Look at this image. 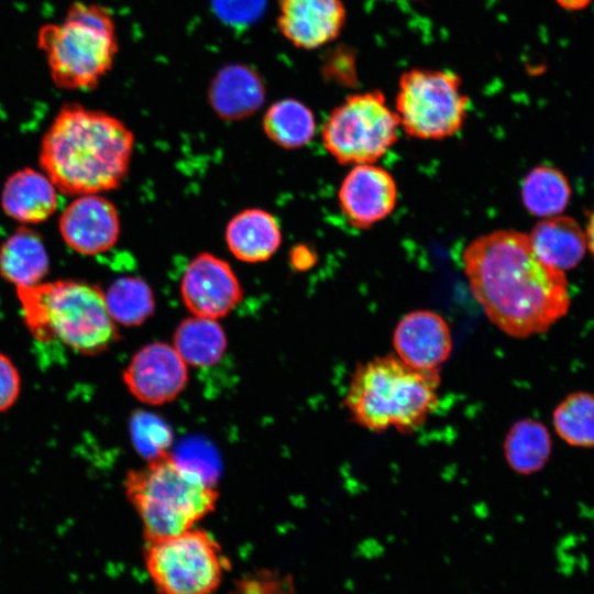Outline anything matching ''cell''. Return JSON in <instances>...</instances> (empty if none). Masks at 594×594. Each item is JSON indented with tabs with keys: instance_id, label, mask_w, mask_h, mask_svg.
I'll use <instances>...</instances> for the list:
<instances>
[{
	"instance_id": "6da1fadb",
	"label": "cell",
	"mask_w": 594,
	"mask_h": 594,
	"mask_svg": "<svg viewBox=\"0 0 594 594\" xmlns=\"http://www.w3.org/2000/svg\"><path fill=\"white\" fill-rule=\"evenodd\" d=\"M462 263L486 317L510 337L544 333L570 309L564 272L537 256L528 234L513 229L483 234L464 249Z\"/></svg>"
},
{
	"instance_id": "7a4b0ae2",
	"label": "cell",
	"mask_w": 594,
	"mask_h": 594,
	"mask_svg": "<svg viewBox=\"0 0 594 594\" xmlns=\"http://www.w3.org/2000/svg\"><path fill=\"white\" fill-rule=\"evenodd\" d=\"M133 144V133L116 117L66 103L43 136L40 166L65 195L100 194L121 185Z\"/></svg>"
},
{
	"instance_id": "3957f363",
	"label": "cell",
	"mask_w": 594,
	"mask_h": 594,
	"mask_svg": "<svg viewBox=\"0 0 594 594\" xmlns=\"http://www.w3.org/2000/svg\"><path fill=\"white\" fill-rule=\"evenodd\" d=\"M440 383L439 370L411 367L396 354L377 356L354 370L344 407L353 422L366 430L394 428L406 433L437 408Z\"/></svg>"
},
{
	"instance_id": "277c9868",
	"label": "cell",
	"mask_w": 594,
	"mask_h": 594,
	"mask_svg": "<svg viewBox=\"0 0 594 594\" xmlns=\"http://www.w3.org/2000/svg\"><path fill=\"white\" fill-rule=\"evenodd\" d=\"M25 326L41 343L96 355L119 339L105 293L82 280L58 279L16 288Z\"/></svg>"
},
{
	"instance_id": "5b68a950",
	"label": "cell",
	"mask_w": 594,
	"mask_h": 594,
	"mask_svg": "<svg viewBox=\"0 0 594 594\" xmlns=\"http://www.w3.org/2000/svg\"><path fill=\"white\" fill-rule=\"evenodd\" d=\"M123 486L141 518L145 542L194 528L218 501V492L200 471L169 453L128 472Z\"/></svg>"
},
{
	"instance_id": "8992f818",
	"label": "cell",
	"mask_w": 594,
	"mask_h": 594,
	"mask_svg": "<svg viewBox=\"0 0 594 594\" xmlns=\"http://www.w3.org/2000/svg\"><path fill=\"white\" fill-rule=\"evenodd\" d=\"M36 45L46 57L53 82L66 90L96 88L119 52L111 12L80 1L69 6L61 22L41 26Z\"/></svg>"
},
{
	"instance_id": "52a82bcc",
	"label": "cell",
	"mask_w": 594,
	"mask_h": 594,
	"mask_svg": "<svg viewBox=\"0 0 594 594\" xmlns=\"http://www.w3.org/2000/svg\"><path fill=\"white\" fill-rule=\"evenodd\" d=\"M469 103L454 72L411 68L399 77L395 112L407 135L443 140L461 130Z\"/></svg>"
},
{
	"instance_id": "ba28073f",
	"label": "cell",
	"mask_w": 594,
	"mask_h": 594,
	"mask_svg": "<svg viewBox=\"0 0 594 594\" xmlns=\"http://www.w3.org/2000/svg\"><path fill=\"white\" fill-rule=\"evenodd\" d=\"M399 120L378 90L353 94L326 120L321 138L340 164H374L398 138Z\"/></svg>"
},
{
	"instance_id": "9c48e42d",
	"label": "cell",
	"mask_w": 594,
	"mask_h": 594,
	"mask_svg": "<svg viewBox=\"0 0 594 594\" xmlns=\"http://www.w3.org/2000/svg\"><path fill=\"white\" fill-rule=\"evenodd\" d=\"M144 559L161 594H211L229 566L217 540L195 528L146 542Z\"/></svg>"
},
{
	"instance_id": "30bf717a",
	"label": "cell",
	"mask_w": 594,
	"mask_h": 594,
	"mask_svg": "<svg viewBox=\"0 0 594 594\" xmlns=\"http://www.w3.org/2000/svg\"><path fill=\"white\" fill-rule=\"evenodd\" d=\"M180 294L194 316L217 320L237 307L243 290L224 260L201 253L188 264L180 283Z\"/></svg>"
},
{
	"instance_id": "8fae6325",
	"label": "cell",
	"mask_w": 594,
	"mask_h": 594,
	"mask_svg": "<svg viewBox=\"0 0 594 594\" xmlns=\"http://www.w3.org/2000/svg\"><path fill=\"white\" fill-rule=\"evenodd\" d=\"M188 381L186 362L174 345L153 342L141 348L123 372L129 392L140 402L162 405L175 399Z\"/></svg>"
},
{
	"instance_id": "7c38bea8",
	"label": "cell",
	"mask_w": 594,
	"mask_h": 594,
	"mask_svg": "<svg viewBox=\"0 0 594 594\" xmlns=\"http://www.w3.org/2000/svg\"><path fill=\"white\" fill-rule=\"evenodd\" d=\"M58 228L72 250L82 255H97L117 243L120 221L110 200L98 194H87L77 196L64 209Z\"/></svg>"
},
{
	"instance_id": "4fadbf2b",
	"label": "cell",
	"mask_w": 594,
	"mask_h": 594,
	"mask_svg": "<svg viewBox=\"0 0 594 594\" xmlns=\"http://www.w3.org/2000/svg\"><path fill=\"white\" fill-rule=\"evenodd\" d=\"M338 196L341 211L350 224L369 229L395 209L397 185L386 169L374 164H360L346 174Z\"/></svg>"
},
{
	"instance_id": "5bb4252c",
	"label": "cell",
	"mask_w": 594,
	"mask_h": 594,
	"mask_svg": "<svg viewBox=\"0 0 594 594\" xmlns=\"http://www.w3.org/2000/svg\"><path fill=\"white\" fill-rule=\"evenodd\" d=\"M345 21L342 0H278L277 28L298 48L316 50L333 42Z\"/></svg>"
},
{
	"instance_id": "9a60e30c",
	"label": "cell",
	"mask_w": 594,
	"mask_h": 594,
	"mask_svg": "<svg viewBox=\"0 0 594 594\" xmlns=\"http://www.w3.org/2000/svg\"><path fill=\"white\" fill-rule=\"evenodd\" d=\"M395 354L418 370H439L452 351L448 322L439 314L419 309L405 315L393 333Z\"/></svg>"
},
{
	"instance_id": "2e32d148",
	"label": "cell",
	"mask_w": 594,
	"mask_h": 594,
	"mask_svg": "<svg viewBox=\"0 0 594 594\" xmlns=\"http://www.w3.org/2000/svg\"><path fill=\"white\" fill-rule=\"evenodd\" d=\"M208 99L213 111L224 120H242L264 103L265 86L260 74L244 64H228L212 78Z\"/></svg>"
},
{
	"instance_id": "e0dca14e",
	"label": "cell",
	"mask_w": 594,
	"mask_h": 594,
	"mask_svg": "<svg viewBox=\"0 0 594 594\" xmlns=\"http://www.w3.org/2000/svg\"><path fill=\"white\" fill-rule=\"evenodd\" d=\"M57 188L43 172L25 167L11 174L1 193L7 216L24 224L47 220L57 208Z\"/></svg>"
},
{
	"instance_id": "ac0fdd59",
	"label": "cell",
	"mask_w": 594,
	"mask_h": 594,
	"mask_svg": "<svg viewBox=\"0 0 594 594\" xmlns=\"http://www.w3.org/2000/svg\"><path fill=\"white\" fill-rule=\"evenodd\" d=\"M537 256L562 272L575 267L585 255L586 234L566 216H552L539 221L528 234Z\"/></svg>"
},
{
	"instance_id": "d6986e66",
	"label": "cell",
	"mask_w": 594,
	"mask_h": 594,
	"mask_svg": "<svg viewBox=\"0 0 594 594\" xmlns=\"http://www.w3.org/2000/svg\"><path fill=\"white\" fill-rule=\"evenodd\" d=\"M226 241L238 260L257 263L268 260L277 251L282 234L273 215L254 208L237 213L229 221Z\"/></svg>"
},
{
	"instance_id": "ffe728a7",
	"label": "cell",
	"mask_w": 594,
	"mask_h": 594,
	"mask_svg": "<svg viewBox=\"0 0 594 594\" xmlns=\"http://www.w3.org/2000/svg\"><path fill=\"white\" fill-rule=\"evenodd\" d=\"M48 267L43 240L26 227L15 230L0 246V275L15 288L41 283Z\"/></svg>"
},
{
	"instance_id": "44dd1931",
	"label": "cell",
	"mask_w": 594,
	"mask_h": 594,
	"mask_svg": "<svg viewBox=\"0 0 594 594\" xmlns=\"http://www.w3.org/2000/svg\"><path fill=\"white\" fill-rule=\"evenodd\" d=\"M503 450L506 462L515 473L531 475L548 463L552 452V438L541 421L524 418L510 426Z\"/></svg>"
},
{
	"instance_id": "7402d4cb",
	"label": "cell",
	"mask_w": 594,
	"mask_h": 594,
	"mask_svg": "<svg viewBox=\"0 0 594 594\" xmlns=\"http://www.w3.org/2000/svg\"><path fill=\"white\" fill-rule=\"evenodd\" d=\"M227 344L226 333L217 320L194 316L178 324L173 345L187 365L201 367L217 363Z\"/></svg>"
},
{
	"instance_id": "603a6c76",
	"label": "cell",
	"mask_w": 594,
	"mask_h": 594,
	"mask_svg": "<svg viewBox=\"0 0 594 594\" xmlns=\"http://www.w3.org/2000/svg\"><path fill=\"white\" fill-rule=\"evenodd\" d=\"M265 134L286 150L305 146L312 139L316 121L312 111L301 101L286 98L274 102L263 118Z\"/></svg>"
},
{
	"instance_id": "cb8c5ba5",
	"label": "cell",
	"mask_w": 594,
	"mask_h": 594,
	"mask_svg": "<svg viewBox=\"0 0 594 594\" xmlns=\"http://www.w3.org/2000/svg\"><path fill=\"white\" fill-rule=\"evenodd\" d=\"M571 187L564 174L552 166L532 168L521 184V199L526 209L538 217L560 215L568 206Z\"/></svg>"
},
{
	"instance_id": "d4e9b609",
	"label": "cell",
	"mask_w": 594,
	"mask_h": 594,
	"mask_svg": "<svg viewBox=\"0 0 594 594\" xmlns=\"http://www.w3.org/2000/svg\"><path fill=\"white\" fill-rule=\"evenodd\" d=\"M552 424L558 437L574 448H594V393L576 391L553 409Z\"/></svg>"
},
{
	"instance_id": "484cf974",
	"label": "cell",
	"mask_w": 594,
	"mask_h": 594,
	"mask_svg": "<svg viewBox=\"0 0 594 594\" xmlns=\"http://www.w3.org/2000/svg\"><path fill=\"white\" fill-rule=\"evenodd\" d=\"M105 298L112 319L125 327L141 326L155 309L151 287L135 276L116 279L105 293Z\"/></svg>"
},
{
	"instance_id": "4316f807",
	"label": "cell",
	"mask_w": 594,
	"mask_h": 594,
	"mask_svg": "<svg viewBox=\"0 0 594 594\" xmlns=\"http://www.w3.org/2000/svg\"><path fill=\"white\" fill-rule=\"evenodd\" d=\"M131 433L135 449L147 461L168 453L172 433L158 417L148 413L135 414L131 420Z\"/></svg>"
},
{
	"instance_id": "83f0119b",
	"label": "cell",
	"mask_w": 594,
	"mask_h": 594,
	"mask_svg": "<svg viewBox=\"0 0 594 594\" xmlns=\"http://www.w3.org/2000/svg\"><path fill=\"white\" fill-rule=\"evenodd\" d=\"M233 594H295V587L289 575L258 571L241 579Z\"/></svg>"
},
{
	"instance_id": "f1b7e54d",
	"label": "cell",
	"mask_w": 594,
	"mask_h": 594,
	"mask_svg": "<svg viewBox=\"0 0 594 594\" xmlns=\"http://www.w3.org/2000/svg\"><path fill=\"white\" fill-rule=\"evenodd\" d=\"M215 12L230 25H249L257 20L266 0H211Z\"/></svg>"
},
{
	"instance_id": "f546056e",
	"label": "cell",
	"mask_w": 594,
	"mask_h": 594,
	"mask_svg": "<svg viewBox=\"0 0 594 594\" xmlns=\"http://www.w3.org/2000/svg\"><path fill=\"white\" fill-rule=\"evenodd\" d=\"M21 377L12 361L0 353V413L9 409L18 399Z\"/></svg>"
},
{
	"instance_id": "4dcf8cb0",
	"label": "cell",
	"mask_w": 594,
	"mask_h": 594,
	"mask_svg": "<svg viewBox=\"0 0 594 594\" xmlns=\"http://www.w3.org/2000/svg\"><path fill=\"white\" fill-rule=\"evenodd\" d=\"M315 261V254L306 246L300 245L292 252V263L297 270H307Z\"/></svg>"
},
{
	"instance_id": "1f68e13d",
	"label": "cell",
	"mask_w": 594,
	"mask_h": 594,
	"mask_svg": "<svg viewBox=\"0 0 594 594\" xmlns=\"http://www.w3.org/2000/svg\"><path fill=\"white\" fill-rule=\"evenodd\" d=\"M565 10H581L588 6L591 0H556Z\"/></svg>"
},
{
	"instance_id": "d6a6232c",
	"label": "cell",
	"mask_w": 594,
	"mask_h": 594,
	"mask_svg": "<svg viewBox=\"0 0 594 594\" xmlns=\"http://www.w3.org/2000/svg\"><path fill=\"white\" fill-rule=\"evenodd\" d=\"M585 234L587 246L594 257V210L588 218Z\"/></svg>"
}]
</instances>
